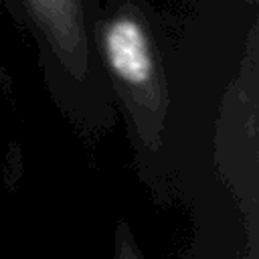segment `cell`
Returning a JSON list of instances; mask_svg holds the SVG:
<instances>
[{"label":"cell","mask_w":259,"mask_h":259,"mask_svg":"<svg viewBox=\"0 0 259 259\" xmlns=\"http://www.w3.org/2000/svg\"><path fill=\"white\" fill-rule=\"evenodd\" d=\"M105 53L115 75L127 83L144 85L152 79V53L142 26L134 18H117L105 32Z\"/></svg>","instance_id":"obj_1"}]
</instances>
